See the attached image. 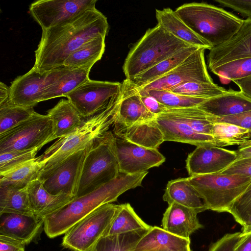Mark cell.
I'll list each match as a JSON object with an SVG mask.
<instances>
[{
	"mask_svg": "<svg viewBox=\"0 0 251 251\" xmlns=\"http://www.w3.org/2000/svg\"><path fill=\"white\" fill-rule=\"evenodd\" d=\"M187 179L203 200L207 209L218 212H227L251 183L250 177L220 173L191 176Z\"/></svg>",
	"mask_w": 251,
	"mask_h": 251,
	"instance_id": "obj_7",
	"label": "cell"
},
{
	"mask_svg": "<svg viewBox=\"0 0 251 251\" xmlns=\"http://www.w3.org/2000/svg\"><path fill=\"white\" fill-rule=\"evenodd\" d=\"M97 0H39L30 4L29 11L42 29L65 22L86 10L96 7Z\"/></svg>",
	"mask_w": 251,
	"mask_h": 251,
	"instance_id": "obj_14",
	"label": "cell"
},
{
	"mask_svg": "<svg viewBox=\"0 0 251 251\" xmlns=\"http://www.w3.org/2000/svg\"><path fill=\"white\" fill-rule=\"evenodd\" d=\"M241 235L240 232L226 234L212 244L208 251H235Z\"/></svg>",
	"mask_w": 251,
	"mask_h": 251,
	"instance_id": "obj_45",
	"label": "cell"
},
{
	"mask_svg": "<svg viewBox=\"0 0 251 251\" xmlns=\"http://www.w3.org/2000/svg\"><path fill=\"white\" fill-rule=\"evenodd\" d=\"M170 91L186 96L208 99L223 95L227 90L214 82H190L176 87Z\"/></svg>",
	"mask_w": 251,
	"mask_h": 251,
	"instance_id": "obj_39",
	"label": "cell"
},
{
	"mask_svg": "<svg viewBox=\"0 0 251 251\" xmlns=\"http://www.w3.org/2000/svg\"><path fill=\"white\" fill-rule=\"evenodd\" d=\"M241 226L251 215V183L233 203L228 212Z\"/></svg>",
	"mask_w": 251,
	"mask_h": 251,
	"instance_id": "obj_43",
	"label": "cell"
},
{
	"mask_svg": "<svg viewBox=\"0 0 251 251\" xmlns=\"http://www.w3.org/2000/svg\"><path fill=\"white\" fill-rule=\"evenodd\" d=\"M88 147L72 154L48 175L39 179L48 192L53 195L64 194L76 196Z\"/></svg>",
	"mask_w": 251,
	"mask_h": 251,
	"instance_id": "obj_15",
	"label": "cell"
},
{
	"mask_svg": "<svg viewBox=\"0 0 251 251\" xmlns=\"http://www.w3.org/2000/svg\"><path fill=\"white\" fill-rule=\"evenodd\" d=\"M148 172L135 175L120 173L113 180L48 215L44 222L47 235L53 238L65 234L74 225L99 207L112 203L126 191L142 185Z\"/></svg>",
	"mask_w": 251,
	"mask_h": 251,
	"instance_id": "obj_2",
	"label": "cell"
},
{
	"mask_svg": "<svg viewBox=\"0 0 251 251\" xmlns=\"http://www.w3.org/2000/svg\"><path fill=\"white\" fill-rule=\"evenodd\" d=\"M30 206L36 216L45 219L49 215L63 207L75 197L64 194H51L44 187L37 178L27 187Z\"/></svg>",
	"mask_w": 251,
	"mask_h": 251,
	"instance_id": "obj_23",
	"label": "cell"
},
{
	"mask_svg": "<svg viewBox=\"0 0 251 251\" xmlns=\"http://www.w3.org/2000/svg\"><path fill=\"white\" fill-rule=\"evenodd\" d=\"M65 71L52 84L47 87L41 98V101L66 96L87 81L91 68H66Z\"/></svg>",
	"mask_w": 251,
	"mask_h": 251,
	"instance_id": "obj_28",
	"label": "cell"
},
{
	"mask_svg": "<svg viewBox=\"0 0 251 251\" xmlns=\"http://www.w3.org/2000/svg\"><path fill=\"white\" fill-rule=\"evenodd\" d=\"M113 134L118 137L148 148L157 149L164 142L156 118L153 120L125 126L114 123Z\"/></svg>",
	"mask_w": 251,
	"mask_h": 251,
	"instance_id": "obj_22",
	"label": "cell"
},
{
	"mask_svg": "<svg viewBox=\"0 0 251 251\" xmlns=\"http://www.w3.org/2000/svg\"><path fill=\"white\" fill-rule=\"evenodd\" d=\"M4 213L34 215L27 187L0 186V215Z\"/></svg>",
	"mask_w": 251,
	"mask_h": 251,
	"instance_id": "obj_32",
	"label": "cell"
},
{
	"mask_svg": "<svg viewBox=\"0 0 251 251\" xmlns=\"http://www.w3.org/2000/svg\"><path fill=\"white\" fill-rule=\"evenodd\" d=\"M195 210L173 203L169 204L162 220L163 228L177 236L190 239L189 236L203 227Z\"/></svg>",
	"mask_w": 251,
	"mask_h": 251,
	"instance_id": "obj_21",
	"label": "cell"
},
{
	"mask_svg": "<svg viewBox=\"0 0 251 251\" xmlns=\"http://www.w3.org/2000/svg\"><path fill=\"white\" fill-rule=\"evenodd\" d=\"M34 112L33 108L18 106L9 102L0 105V134L29 119Z\"/></svg>",
	"mask_w": 251,
	"mask_h": 251,
	"instance_id": "obj_40",
	"label": "cell"
},
{
	"mask_svg": "<svg viewBox=\"0 0 251 251\" xmlns=\"http://www.w3.org/2000/svg\"><path fill=\"white\" fill-rule=\"evenodd\" d=\"M41 169L36 157L9 170L0 173V186L24 188L38 178Z\"/></svg>",
	"mask_w": 251,
	"mask_h": 251,
	"instance_id": "obj_33",
	"label": "cell"
},
{
	"mask_svg": "<svg viewBox=\"0 0 251 251\" xmlns=\"http://www.w3.org/2000/svg\"><path fill=\"white\" fill-rule=\"evenodd\" d=\"M190 46L157 24L147 30L128 52L123 67L126 79L133 78Z\"/></svg>",
	"mask_w": 251,
	"mask_h": 251,
	"instance_id": "obj_5",
	"label": "cell"
},
{
	"mask_svg": "<svg viewBox=\"0 0 251 251\" xmlns=\"http://www.w3.org/2000/svg\"><path fill=\"white\" fill-rule=\"evenodd\" d=\"M25 245L18 240L0 235V251H25Z\"/></svg>",
	"mask_w": 251,
	"mask_h": 251,
	"instance_id": "obj_49",
	"label": "cell"
},
{
	"mask_svg": "<svg viewBox=\"0 0 251 251\" xmlns=\"http://www.w3.org/2000/svg\"><path fill=\"white\" fill-rule=\"evenodd\" d=\"M143 104L137 90L125 79L122 83L121 98L115 123L130 126L155 119Z\"/></svg>",
	"mask_w": 251,
	"mask_h": 251,
	"instance_id": "obj_19",
	"label": "cell"
},
{
	"mask_svg": "<svg viewBox=\"0 0 251 251\" xmlns=\"http://www.w3.org/2000/svg\"><path fill=\"white\" fill-rule=\"evenodd\" d=\"M41 148L8 151L0 153V173L5 172L25 162L35 158Z\"/></svg>",
	"mask_w": 251,
	"mask_h": 251,
	"instance_id": "obj_42",
	"label": "cell"
},
{
	"mask_svg": "<svg viewBox=\"0 0 251 251\" xmlns=\"http://www.w3.org/2000/svg\"><path fill=\"white\" fill-rule=\"evenodd\" d=\"M164 141L187 143L198 146L218 147L212 135L200 133L176 117L162 113L156 117Z\"/></svg>",
	"mask_w": 251,
	"mask_h": 251,
	"instance_id": "obj_18",
	"label": "cell"
},
{
	"mask_svg": "<svg viewBox=\"0 0 251 251\" xmlns=\"http://www.w3.org/2000/svg\"><path fill=\"white\" fill-rule=\"evenodd\" d=\"M212 136L218 147L241 145L251 139V132L247 129L226 123H214Z\"/></svg>",
	"mask_w": 251,
	"mask_h": 251,
	"instance_id": "obj_37",
	"label": "cell"
},
{
	"mask_svg": "<svg viewBox=\"0 0 251 251\" xmlns=\"http://www.w3.org/2000/svg\"><path fill=\"white\" fill-rule=\"evenodd\" d=\"M219 173L241 176L251 178V158L235 160Z\"/></svg>",
	"mask_w": 251,
	"mask_h": 251,
	"instance_id": "obj_46",
	"label": "cell"
},
{
	"mask_svg": "<svg viewBox=\"0 0 251 251\" xmlns=\"http://www.w3.org/2000/svg\"><path fill=\"white\" fill-rule=\"evenodd\" d=\"M249 57H251V19H247L231 38L210 50L208 67L211 70L230 61Z\"/></svg>",
	"mask_w": 251,
	"mask_h": 251,
	"instance_id": "obj_17",
	"label": "cell"
},
{
	"mask_svg": "<svg viewBox=\"0 0 251 251\" xmlns=\"http://www.w3.org/2000/svg\"><path fill=\"white\" fill-rule=\"evenodd\" d=\"M209 120L214 123H226L247 129L251 132V110L234 115L215 117L209 115Z\"/></svg>",
	"mask_w": 251,
	"mask_h": 251,
	"instance_id": "obj_44",
	"label": "cell"
},
{
	"mask_svg": "<svg viewBox=\"0 0 251 251\" xmlns=\"http://www.w3.org/2000/svg\"><path fill=\"white\" fill-rule=\"evenodd\" d=\"M220 5L231 8L247 19H251V0H215Z\"/></svg>",
	"mask_w": 251,
	"mask_h": 251,
	"instance_id": "obj_47",
	"label": "cell"
},
{
	"mask_svg": "<svg viewBox=\"0 0 251 251\" xmlns=\"http://www.w3.org/2000/svg\"><path fill=\"white\" fill-rule=\"evenodd\" d=\"M113 133L107 131L88 147L75 197L87 194L119 175L118 161L112 146Z\"/></svg>",
	"mask_w": 251,
	"mask_h": 251,
	"instance_id": "obj_6",
	"label": "cell"
},
{
	"mask_svg": "<svg viewBox=\"0 0 251 251\" xmlns=\"http://www.w3.org/2000/svg\"><path fill=\"white\" fill-rule=\"evenodd\" d=\"M66 69L62 67L50 72L40 73L32 68L25 74L19 76L10 86L9 102L33 108L41 102L44 90L54 83Z\"/></svg>",
	"mask_w": 251,
	"mask_h": 251,
	"instance_id": "obj_13",
	"label": "cell"
},
{
	"mask_svg": "<svg viewBox=\"0 0 251 251\" xmlns=\"http://www.w3.org/2000/svg\"><path fill=\"white\" fill-rule=\"evenodd\" d=\"M242 226L243 227L242 233H246L251 231V215L246 220Z\"/></svg>",
	"mask_w": 251,
	"mask_h": 251,
	"instance_id": "obj_54",
	"label": "cell"
},
{
	"mask_svg": "<svg viewBox=\"0 0 251 251\" xmlns=\"http://www.w3.org/2000/svg\"><path fill=\"white\" fill-rule=\"evenodd\" d=\"M163 113L176 117L200 133L212 135L213 123L209 120V115L198 106L168 108Z\"/></svg>",
	"mask_w": 251,
	"mask_h": 251,
	"instance_id": "obj_36",
	"label": "cell"
},
{
	"mask_svg": "<svg viewBox=\"0 0 251 251\" xmlns=\"http://www.w3.org/2000/svg\"><path fill=\"white\" fill-rule=\"evenodd\" d=\"M138 93L146 108L156 116L160 115L168 109L166 106L161 103L154 97L147 94Z\"/></svg>",
	"mask_w": 251,
	"mask_h": 251,
	"instance_id": "obj_48",
	"label": "cell"
},
{
	"mask_svg": "<svg viewBox=\"0 0 251 251\" xmlns=\"http://www.w3.org/2000/svg\"><path fill=\"white\" fill-rule=\"evenodd\" d=\"M236 158L235 151L216 146H198L188 155L186 168L189 176L219 173Z\"/></svg>",
	"mask_w": 251,
	"mask_h": 251,
	"instance_id": "obj_16",
	"label": "cell"
},
{
	"mask_svg": "<svg viewBox=\"0 0 251 251\" xmlns=\"http://www.w3.org/2000/svg\"><path fill=\"white\" fill-rule=\"evenodd\" d=\"M156 251H191L190 249V246H188L183 248H169V249H162L160 250H158Z\"/></svg>",
	"mask_w": 251,
	"mask_h": 251,
	"instance_id": "obj_55",
	"label": "cell"
},
{
	"mask_svg": "<svg viewBox=\"0 0 251 251\" xmlns=\"http://www.w3.org/2000/svg\"><path fill=\"white\" fill-rule=\"evenodd\" d=\"M205 50L204 48L198 49L182 63L164 75L143 86L133 87L142 91H170L187 82H213L207 70L204 59Z\"/></svg>",
	"mask_w": 251,
	"mask_h": 251,
	"instance_id": "obj_11",
	"label": "cell"
},
{
	"mask_svg": "<svg viewBox=\"0 0 251 251\" xmlns=\"http://www.w3.org/2000/svg\"><path fill=\"white\" fill-rule=\"evenodd\" d=\"M47 115L51 121L56 139L75 131L84 120L68 100H61Z\"/></svg>",
	"mask_w": 251,
	"mask_h": 251,
	"instance_id": "obj_27",
	"label": "cell"
},
{
	"mask_svg": "<svg viewBox=\"0 0 251 251\" xmlns=\"http://www.w3.org/2000/svg\"><path fill=\"white\" fill-rule=\"evenodd\" d=\"M120 208L112 203L99 207L64 234L62 246L74 251H88L104 235Z\"/></svg>",
	"mask_w": 251,
	"mask_h": 251,
	"instance_id": "obj_8",
	"label": "cell"
},
{
	"mask_svg": "<svg viewBox=\"0 0 251 251\" xmlns=\"http://www.w3.org/2000/svg\"><path fill=\"white\" fill-rule=\"evenodd\" d=\"M235 151L237 155L236 160L251 158V139L239 146L238 149Z\"/></svg>",
	"mask_w": 251,
	"mask_h": 251,
	"instance_id": "obj_52",
	"label": "cell"
},
{
	"mask_svg": "<svg viewBox=\"0 0 251 251\" xmlns=\"http://www.w3.org/2000/svg\"><path fill=\"white\" fill-rule=\"evenodd\" d=\"M55 139L49 117L35 111L29 119L0 134V153L42 148Z\"/></svg>",
	"mask_w": 251,
	"mask_h": 251,
	"instance_id": "obj_9",
	"label": "cell"
},
{
	"mask_svg": "<svg viewBox=\"0 0 251 251\" xmlns=\"http://www.w3.org/2000/svg\"><path fill=\"white\" fill-rule=\"evenodd\" d=\"M233 81L239 87L243 95L251 100V75Z\"/></svg>",
	"mask_w": 251,
	"mask_h": 251,
	"instance_id": "obj_50",
	"label": "cell"
},
{
	"mask_svg": "<svg viewBox=\"0 0 251 251\" xmlns=\"http://www.w3.org/2000/svg\"><path fill=\"white\" fill-rule=\"evenodd\" d=\"M190 244V239L177 236L158 226H152L139 241L134 251H156L165 249L181 248Z\"/></svg>",
	"mask_w": 251,
	"mask_h": 251,
	"instance_id": "obj_31",
	"label": "cell"
},
{
	"mask_svg": "<svg viewBox=\"0 0 251 251\" xmlns=\"http://www.w3.org/2000/svg\"><path fill=\"white\" fill-rule=\"evenodd\" d=\"M199 48L191 46L182 49L133 78L126 79L135 87L143 86L173 70Z\"/></svg>",
	"mask_w": 251,
	"mask_h": 251,
	"instance_id": "obj_29",
	"label": "cell"
},
{
	"mask_svg": "<svg viewBox=\"0 0 251 251\" xmlns=\"http://www.w3.org/2000/svg\"><path fill=\"white\" fill-rule=\"evenodd\" d=\"M136 89L139 93L147 94L154 97L168 109L197 107L206 100L182 95L170 91L159 90L142 91Z\"/></svg>",
	"mask_w": 251,
	"mask_h": 251,
	"instance_id": "obj_38",
	"label": "cell"
},
{
	"mask_svg": "<svg viewBox=\"0 0 251 251\" xmlns=\"http://www.w3.org/2000/svg\"><path fill=\"white\" fill-rule=\"evenodd\" d=\"M10 87L2 82H0V105L9 102Z\"/></svg>",
	"mask_w": 251,
	"mask_h": 251,
	"instance_id": "obj_53",
	"label": "cell"
},
{
	"mask_svg": "<svg viewBox=\"0 0 251 251\" xmlns=\"http://www.w3.org/2000/svg\"><path fill=\"white\" fill-rule=\"evenodd\" d=\"M121 93V83L89 79L66 97L86 119L118 102Z\"/></svg>",
	"mask_w": 251,
	"mask_h": 251,
	"instance_id": "obj_10",
	"label": "cell"
},
{
	"mask_svg": "<svg viewBox=\"0 0 251 251\" xmlns=\"http://www.w3.org/2000/svg\"><path fill=\"white\" fill-rule=\"evenodd\" d=\"M162 198L168 204L177 203L192 209L198 213L207 210L203 200L189 182L187 177L169 181Z\"/></svg>",
	"mask_w": 251,
	"mask_h": 251,
	"instance_id": "obj_26",
	"label": "cell"
},
{
	"mask_svg": "<svg viewBox=\"0 0 251 251\" xmlns=\"http://www.w3.org/2000/svg\"><path fill=\"white\" fill-rule=\"evenodd\" d=\"M151 227L138 216L129 203H126L120 205L118 213L103 236L150 229Z\"/></svg>",
	"mask_w": 251,
	"mask_h": 251,
	"instance_id": "obj_35",
	"label": "cell"
},
{
	"mask_svg": "<svg viewBox=\"0 0 251 251\" xmlns=\"http://www.w3.org/2000/svg\"><path fill=\"white\" fill-rule=\"evenodd\" d=\"M112 146L120 173L135 175L162 164L166 158L157 149L141 146L126 139L112 137Z\"/></svg>",
	"mask_w": 251,
	"mask_h": 251,
	"instance_id": "obj_12",
	"label": "cell"
},
{
	"mask_svg": "<svg viewBox=\"0 0 251 251\" xmlns=\"http://www.w3.org/2000/svg\"><path fill=\"white\" fill-rule=\"evenodd\" d=\"M241 233V239L235 251H251V231Z\"/></svg>",
	"mask_w": 251,
	"mask_h": 251,
	"instance_id": "obj_51",
	"label": "cell"
},
{
	"mask_svg": "<svg viewBox=\"0 0 251 251\" xmlns=\"http://www.w3.org/2000/svg\"><path fill=\"white\" fill-rule=\"evenodd\" d=\"M210 71L220 77L232 81L246 77L251 75V57L230 61Z\"/></svg>",
	"mask_w": 251,
	"mask_h": 251,
	"instance_id": "obj_41",
	"label": "cell"
},
{
	"mask_svg": "<svg viewBox=\"0 0 251 251\" xmlns=\"http://www.w3.org/2000/svg\"><path fill=\"white\" fill-rule=\"evenodd\" d=\"M105 37L100 35L84 43L70 54L64 61L63 67L92 68L101 58L104 52Z\"/></svg>",
	"mask_w": 251,
	"mask_h": 251,
	"instance_id": "obj_30",
	"label": "cell"
},
{
	"mask_svg": "<svg viewBox=\"0 0 251 251\" xmlns=\"http://www.w3.org/2000/svg\"><path fill=\"white\" fill-rule=\"evenodd\" d=\"M150 229L103 236L88 251H134L139 241Z\"/></svg>",
	"mask_w": 251,
	"mask_h": 251,
	"instance_id": "obj_34",
	"label": "cell"
},
{
	"mask_svg": "<svg viewBox=\"0 0 251 251\" xmlns=\"http://www.w3.org/2000/svg\"><path fill=\"white\" fill-rule=\"evenodd\" d=\"M0 217V235L18 240L25 245L34 239L44 222L34 215L4 213Z\"/></svg>",
	"mask_w": 251,
	"mask_h": 251,
	"instance_id": "obj_20",
	"label": "cell"
},
{
	"mask_svg": "<svg viewBox=\"0 0 251 251\" xmlns=\"http://www.w3.org/2000/svg\"><path fill=\"white\" fill-rule=\"evenodd\" d=\"M108 28L106 17L95 7L42 30L32 68L45 73L63 67L70 54L92 39L100 35L106 36Z\"/></svg>",
	"mask_w": 251,
	"mask_h": 251,
	"instance_id": "obj_1",
	"label": "cell"
},
{
	"mask_svg": "<svg viewBox=\"0 0 251 251\" xmlns=\"http://www.w3.org/2000/svg\"><path fill=\"white\" fill-rule=\"evenodd\" d=\"M155 16L158 25L176 38L193 46L210 50L212 47L195 33L180 18L175 11L170 8L156 9Z\"/></svg>",
	"mask_w": 251,
	"mask_h": 251,
	"instance_id": "obj_25",
	"label": "cell"
},
{
	"mask_svg": "<svg viewBox=\"0 0 251 251\" xmlns=\"http://www.w3.org/2000/svg\"><path fill=\"white\" fill-rule=\"evenodd\" d=\"M120 100L84 119L75 131L58 138L43 153L36 157L41 167L38 178L41 179L46 176L68 157L86 149L108 131L116 121Z\"/></svg>",
	"mask_w": 251,
	"mask_h": 251,
	"instance_id": "obj_3",
	"label": "cell"
},
{
	"mask_svg": "<svg viewBox=\"0 0 251 251\" xmlns=\"http://www.w3.org/2000/svg\"><path fill=\"white\" fill-rule=\"evenodd\" d=\"M198 107L211 116L226 117L251 110V100L240 91L230 90L223 95L206 99Z\"/></svg>",
	"mask_w": 251,
	"mask_h": 251,
	"instance_id": "obj_24",
	"label": "cell"
},
{
	"mask_svg": "<svg viewBox=\"0 0 251 251\" xmlns=\"http://www.w3.org/2000/svg\"><path fill=\"white\" fill-rule=\"evenodd\" d=\"M175 11L187 25L212 48L231 38L244 21L232 13L205 2L184 3Z\"/></svg>",
	"mask_w": 251,
	"mask_h": 251,
	"instance_id": "obj_4",
	"label": "cell"
}]
</instances>
